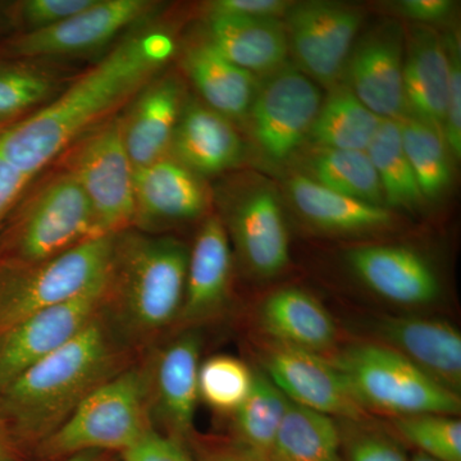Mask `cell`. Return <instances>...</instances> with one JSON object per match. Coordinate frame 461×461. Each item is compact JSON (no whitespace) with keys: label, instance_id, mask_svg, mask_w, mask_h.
I'll return each mask as SVG.
<instances>
[{"label":"cell","instance_id":"obj_30","mask_svg":"<svg viewBox=\"0 0 461 461\" xmlns=\"http://www.w3.org/2000/svg\"><path fill=\"white\" fill-rule=\"evenodd\" d=\"M400 133L403 151L421 191L424 200H436L448 189L453 178L450 151L444 136L430 124L414 115L400 118Z\"/></svg>","mask_w":461,"mask_h":461},{"label":"cell","instance_id":"obj_35","mask_svg":"<svg viewBox=\"0 0 461 461\" xmlns=\"http://www.w3.org/2000/svg\"><path fill=\"white\" fill-rule=\"evenodd\" d=\"M397 438L439 461H461V421L455 415L420 414L393 420Z\"/></svg>","mask_w":461,"mask_h":461},{"label":"cell","instance_id":"obj_25","mask_svg":"<svg viewBox=\"0 0 461 461\" xmlns=\"http://www.w3.org/2000/svg\"><path fill=\"white\" fill-rule=\"evenodd\" d=\"M208 41L233 65L254 76L282 68L288 53L286 30L273 18L208 17Z\"/></svg>","mask_w":461,"mask_h":461},{"label":"cell","instance_id":"obj_36","mask_svg":"<svg viewBox=\"0 0 461 461\" xmlns=\"http://www.w3.org/2000/svg\"><path fill=\"white\" fill-rule=\"evenodd\" d=\"M54 90V78L42 69L0 60V121L41 104Z\"/></svg>","mask_w":461,"mask_h":461},{"label":"cell","instance_id":"obj_21","mask_svg":"<svg viewBox=\"0 0 461 461\" xmlns=\"http://www.w3.org/2000/svg\"><path fill=\"white\" fill-rule=\"evenodd\" d=\"M232 271L229 233L220 217H209L189 254L186 286L180 315L187 323L218 313L229 296Z\"/></svg>","mask_w":461,"mask_h":461},{"label":"cell","instance_id":"obj_28","mask_svg":"<svg viewBox=\"0 0 461 461\" xmlns=\"http://www.w3.org/2000/svg\"><path fill=\"white\" fill-rule=\"evenodd\" d=\"M269 461H344L335 420L288 400Z\"/></svg>","mask_w":461,"mask_h":461},{"label":"cell","instance_id":"obj_2","mask_svg":"<svg viewBox=\"0 0 461 461\" xmlns=\"http://www.w3.org/2000/svg\"><path fill=\"white\" fill-rule=\"evenodd\" d=\"M111 332L96 315L74 339L42 357L0 391V411L18 435L41 442L107 381L115 360Z\"/></svg>","mask_w":461,"mask_h":461},{"label":"cell","instance_id":"obj_39","mask_svg":"<svg viewBox=\"0 0 461 461\" xmlns=\"http://www.w3.org/2000/svg\"><path fill=\"white\" fill-rule=\"evenodd\" d=\"M95 0H26L18 7V16L27 32L48 29L89 8Z\"/></svg>","mask_w":461,"mask_h":461},{"label":"cell","instance_id":"obj_33","mask_svg":"<svg viewBox=\"0 0 461 461\" xmlns=\"http://www.w3.org/2000/svg\"><path fill=\"white\" fill-rule=\"evenodd\" d=\"M312 180L342 195L384 206L377 172L366 151L321 149L312 158Z\"/></svg>","mask_w":461,"mask_h":461},{"label":"cell","instance_id":"obj_17","mask_svg":"<svg viewBox=\"0 0 461 461\" xmlns=\"http://www.w3.org/2000/svg\"><path fill=\"white\" fill-rule=\"evenodd\" d=\"M133 200V223L144 229L195 220L208 206V194L199 176L169 156L136 169Z\"/></svg>","mask_w":461,"mask_h":461},{"label":"cell","instance_id":"obj_29","mask_svg":"<svg viewBox=\"0 0 461 461\" xmlns=\"http://www.w3.org/2000/svg\"><path fill=\"white\" fill-rule=\"evenodd\" d=\"M381 121L348 86H339L321 103L309 138L323 149L366 151Z\"/></svg>","mask_w":461,"mask_h":461},{"label":"cell","instance_id":"obj_19","mask_svg":"<svg viewBox=\"0 0 461 461\" xmlns=\"http://www.w3.org/2000/svg\"><path fill=\"white\" fill-rule=\"evenodd\" d=\"M135 98L121 123L124 147L136 171L169 156L185 102L175 76L151 80Z\"/></svg>","mask_w":461,"mask_h":461},{"label":"cell","instance_id":"obj_18","mask_svg":"<svg viewBox=\"0 0 461 461\" xmlns=\"http://www.w3.org/2000/svg\"><path fill=\"white\" fill-rule=\"evenodd\" d=\"M202 338L196 330H186L158 355L153 379L157 414L172 438L180 442L193 430L199 400V368Z\"/></svg>","mask_w":461,"mask_h":461},{"label":"cell","instance_id":"obj_48","mask_svg":"<svg viewBox=\"0 0 461 461\" xmlns=\"http://www.w3.org/2000/svg\"><path fill=\"white\" fill-rule=\"evenodd\" d=\"M2 122H3V121H0V123H2Z\"/></svg>","mask_w":461,"mask_h":461},{"label":"cell","instance_id":"obj_22","mask_svg":"<svg viewBox=\"0 0 461 461\" xmlns=\"http://www.w3.org/2000/svg\"><path fill=\"white\" fill-rule=\"evenodd\" d=\"M241 154V140L230 120L208 105L184 103L169 157L198 176H209L232 168Z\"/></svg>","mask_w":461,"mask_h":461},{"label":"cell","instance_id":"obj_16","mask_svg":"<svg viewBox=\"0 0 461 461\" xmlns=\"http://www.w3.org/2000/svg\"><path fill=\"white\" fill-rule=\"evenodd\" d=\"M375 332L382 345L460 395L461 335L450 323L417 315L384 317L375 326Z\"/></svg>","mask_w":461,"mask_h":461},{"label":"cell","instance_id":"obj_10","mask_svg":"<svg viewBox=\"0 0 461 461\" xmlns=\"http://www.w3.org/2000/svg\"><path fill=\"white\" fill-rule=\"evenodd\" d=\"M109 277L81 295L50 306L0 333V391L21 373L74 339L108 300Z\"/></svg>","mask_w":461,"mask_h":461},{"label":"cell","instance_id":"obj_5","mask_svg":"<svg viewBox=\"0 0 461 461\" xmlns=\"http://www.w3.org/2000/svg\"><path fill=\"white\" fill-rule=\"evenodd\" d=\"M332 363L344 373L355 397L366 411L393 418L460 414V395L386 345L355 344L345 348Z\"/></svg>","mask_w":461,"mask_h":461},{"label":"cell","instance_id":"obj_1","mask_svg":"<svg viewBox=\"0 0 461 461\" xmlns=\"http://www.w3.org/2000/svg\"><path fill=\"white\" fill-rule=\"evenodd\" d=\"M175 53L168 33L148 30L121 41L50 104L0 131V157L29 177L104 122L139 93Z\"/></svg>","mask_w":461,"mask_h":461},{"label":"cell","instance_id":"obj_11","mask_svg":"<svg viewBox=\"0 0 461 461\" xmlns=\"http://www.w3.org/2000/svg\"><path fill=\"white\" fill-rule=\"evenodd\" d=\"M287 41L304 71L321 84H338L354 48L363 14L330 2H304L288 9Z\"/></svg>","mask_w":461,"mask_h":461},{"label":"cell","instance_id":"obj_43","mask_svg":"<svg viewBox=\"0 0 461 461\" xmlns=\"http://www.w3.org/2000/svg\"><path fill=\"white\" fill-rule=\"evenodd\" d=\"M32 177L0 157V220L7 214Z\"/></svg>","mask_w":461,"mask_h":461},{"label":"cell","instance_id":"obj_3","mask_svg":"<svg viewBox=\"0 0 461 461\" xmlns=\"http://www.w3.org/2000/svg\"><path fill=\"white\" fill-rule=\"evenodd\" d=\"M190 250L173 238L114 235L109 294L121 320L138 335H150L180 315Z\"/></svg>","mask_w":461,"mask_h":461},{"label":"cell","instance_id":"obj_41","mask_svg":"<svg viewBox=\"0 0 461 461\" xmlns=\"http://www.w3.org/2000/svg\"><path fill=\"white\" fill-rule=\"evenodd\" d=\"M122 455L123 461H194L180 442L153 429Z\"/></svg>","mask_w":461,"mask_h":461},{"label":"cell","instance_id":"obj_37","mask_svg":"<svg viewBox=\"0 0 461 461\" xmlns=\"http://www.w3.org/2000/svg\"><path fill=\"white\" fill-rule=\"evenodd\" d=\"M341 429V450L344 461H409L405 447L397 437L373 429L363 421L346 420Z\"/></svg>","mask_w":461,"mask_h":461},{"label":"cell","instance_id":"obj_4","mask_svg":"<svg viewBox=\"0 0 461 461\" xmlns=\"http://www.w3.org/2000/svg\"><path fill=\"white\" fill-rule=\"evenodd\" d=\"M148 395L147 375L139 369L108 378L38 445L39 453L50 461L108 450L124 453L150 429L145 417Z\"/></svg>","mask_w":461,"mask_h":461},{"label":"cell","instance_id":"obj_38","mask_svg":"<svg viewBox=\"0 0 461 461\" xmlns=\"http://www.w3.org/2000/svg\"><path fill=\"white\" fill-rule=\"evenodd\" d=\"M448 56V91L444 135L448 151L455 159L461 158V58L460 48L455 38L446 44Z\"/></svg>","mask_w":461,"mask_h":461},{"label":"cell","instance_id":"obj_20","mask_svg":"<svg viewBox=\"0 0 461 461\" xmlns=\"http://www.w3.org/2000/svg\"><path fill=\"white\" fill-rule=\"evenodd\" d=\"M230 230L254 275L271 278L290 264V241L277 196L259 189L242 198L230 214Z\"/></svg>","mask_w":461,"mask_h":461},{"label":"cell","instance_id":"obj_12","mask_svg":"<svg viewBox=\"0 0 461 461\" xmlns=\"http://www.w3.org/2000/svg\"><path fill=\"white\" fill-rule=\"evenodd\" d=\"M264 368L273 384L297 405L350 421L366 420L368 415L344 373L320 354L273 342L264 354Z\"/></svg>","mask_w":461,"mask_h":461},{"label":"cell","instance_id":"obj_9","mask_svg":"<svg viewBox=\"0 0 461 461\" xmlns=\"http://www.w3.org/2000/svg\"><path fill=\"white\" fill-rule=\"evenodd\" d=\"M321 104V91L294 68L273 72L258 86L247 117L258 147L271 162L284 163L309 138Z\"/></svg>","mask_w":461,"mask_h":461},{"label":"cell","instance_id":"obj_44","mask_svg":"<svg viewBox=\"0 0 461 461\" xmlns=\"http://www.w3.org/2000/svg\"><path fill=\"white\" fill-rule=\"evenodd\" d=\"M205 461H269L266 457L259 456V455L250 453L245 448H236V450L226 451L213 455Z\"/></svg>","mask_w":461,"mask_h":461},{"label":"cell","instance_id":"obj_24","mask_svg":"<svg viewBox=\"0 0 461 461\" xmlns=\"http://www.w3.org/2000/svg\"><path fill=\"white\" fill-rule=\"evenodd\" d=\"M448 74L446 42L432 30H412L402 69L406 113L441 133L447 104Z\"/></svg>","mask_w":461,"mask_h":461},{"label":"cell","instance_id":"obj_40","mask_svg":"<svg viewBox=\"0 0 461 461\" xmlns=\"http://www.w3.org/2000/svg\"><path fill=\"white\" fill-rule=\"evenodd\" d=\"M294 3L286 0H217L208 5V17L273 18L285 17Z\"/></svg>","mask_w":461,"mask_h":461},{"label":"cell","instance_id":"obj_8","mask_svg":"<svg viewBox=\"0 0 461 461\" xmlns=\"http://www.w3.org/2000/svg\"><path fill=\"white\" fill-rule=\"evenodd\" d=\"M67 172L89 200L98 236L117 235L133 222V169L121 118L100 123L75 142Z\"/></svg>","mask_w":461,"mask_h":461},{"label":"cell","instance_id":"obj_13","mask_svg":"<svg viewBox=\"0 0 461 461\" xmlns=\"http://www.w3.org/2000/svg\"><path fill=\"white\" fill-rule=\"evenodd\" d=\"M154 7L148 0H95L89 8L63 23L26 32L12 42L14 56L48 58L95 50L147 16Z\"/></svg>","mask_w":461,"mask_h":461},{"label":"cell","instance_id":"obj_32","mask_svg":"<svg viewBox=\"0 0 461 461\" xmlns=\"http://www.w3.org/2000/svg\"><path fill=\"white\" fill-rule=\"evenodd\" d=\"M366 154L384 193V204L414 208L424 202L417 178L406 158L397 120H382Z\"/></svg>","mask_w":461,"mask_h":461},{"label":"cell","instance_id":"obj_14","mask_svg":"<svg viewBox=\"0 0 461 461\" xmlns=\"http://www.w3.org/2000/svg\"><path fill=\"white\" fill-rule=\"evenodd\" d=\"M346 264L375 295L405 308H420L441 295V282L418 251L393 245H368L346 251Z\"/></svg>","mask_w":461,"mask_h":461},{"label":"cell","instance_id":"obj_42","mask_svg":"<svg viewBox=\"0 0 461 461\" xmlns=\"http://www.w3.org/2000/svg\"><path fill=\"white\" fill-rule=\"evenodd\" d=\"M454 8L451 0H402L399 5L403 17L420 23H441L453 14Z\"/></svg>","mask_w":461,"mask_h":461},{"label":"cell","instance_id":"obj_7","mask_svg":"<svg viewBox=\"0 0 461 461\" xmlns=\"http://www.w3.org/2000/svg\"><path fill=\"white\" fill-rule=\"evenodd\" d=\"M99 238L89 200L71 173L47 182L23 206L9 241L12 263L44 262Z\"/></svg>","mask_w":461,"mask_h":461},{"label":"cell","instance_id":"obj_6","mask_svg":"<svg viewBox=\"0 0 461 461\" xmlns=\"http://www.w3.org/2000/svg\"><path fill=\"white\" fill-rule=\"evenodd\" d=\"M114 235L76 245L44 262L0 271V333L30 315L81 295L111 272Z\"/></svg>","mask_w":461,"mask_h":461},{"label":"cell","instance_id":"obj_31","mask_svg":"<svg viewBox=\"0 0 461 461\" xmlns=\"http://www.w3.org/2000/svg\"><path fill=\"white\" fill-rule=\"evenodd\" d=\"M288 399L266 373L256 372L253 388L235 412L240 447L268 459Z\"/></svg>","mask_w":461,"mask_h":461},{"label":"cell","instance_id":"obj_26","mask_svg":"<svg viewBox=\"0 0 461 461\" xmlns=\"http://www.w3.org/2000/svg\"><path fill=\"white\" fill-rule=\"evenodd\" d=\"M184 66L209 108L227 120L247 117L256 96V76L222 56L208 39L186 50Z\"/></svg>","mask_w":461,"mask_h":461},{"label":"cell","instance_id":"obj_45","mask_svg":"<svg viewBox=\"0 0 461 461\" xmlns=\"http://www.w3.org/2000/svg\"><path fill=\"white\" fill-rule=\"evenodd\" d=\"M0 461H17V448L11 433L0 423Z\"/></svg>","mask_w":461,"mask_h":461},{"label":"cell","instance_id":"obj_15","mask_svg":"<svg viewBox=\"0 0 461 461\" xmlns=\"http://www.w3.org/2000/svg\"><path fill=\"white\" fill-rule=\"evenodd\" d=\"M402 69V32L386 23L366 33L351 50L344 72L346 86L382 120H400L406 114Z\"/></svg>","mask_w":461,"mask_h":461},{"label":"cell","instance_id":"obj_23","mask_svg":"<svg viewBox=\"0 0 461 461\" xmlns=\"http://www.w3.org/2000/svg\"><path fill=\"white\" fill-rule=\"evenodd\" d=\"M258 324L275 344L326 353L335 346L338 327L320 300L297 287L280 288L260 305Z\"/></svg>","mask_w":461,"mask_h":461},{"label":"cell","instance_id":"obj_47","mask_svg":"<svg viewBox=\"0 0 461 461\" xmlns=\"http://www.w3.org/2000/svg\"><path fill=\"white\" fill-rule=\"evenodd\" d=\"M409 461H439V460L435 459V457H430V456H429V455L418 453V451H417V453L412 455V456L411 457V459H409Z\"/></svg>","mask_w":461,"mask_h":461},{"label":"cell","instance_id":"obj_34","mask_svg":"<svg viewBox=\"0 0 461 461\" xmlns=\"http://www.w3.org/2000/svg\"><path fill=\"white\" fill-rule=\"evenodd\" d=\"M256 373L230 355L209 357L199 368V397L224 414H235L253 388Z\"/></svg>","mask_w":461,"mask_h":461},{"label":"cell","instance_id":"obj_46","mask_svg":"<svg viewBox=\"0 0 461 461\" xmlns=\"http://www.w3.org/2000/svg\"><path fill=\"white\" fill-rule=\"evenodd\" d=\"M56 461H100V453H84Z\"/></svg>","mask_w":461,"mask_h":461},{"label":"cell","instance_id":"obj_27","mask_svg":"<svg viewBox=\"0 0 461 461\" xmlns=\"http://www.w3.org/2000/svg\"><path fill=\"white\" fill-rule=\"evenodd\" d=\"M288 194L300 214L312 226L339 233L366 232L393 223L386 206L369 204L321 186L309 176L290 178Z\"/></svg>","mask_w":461,"mask_h":461}]
</instances>
